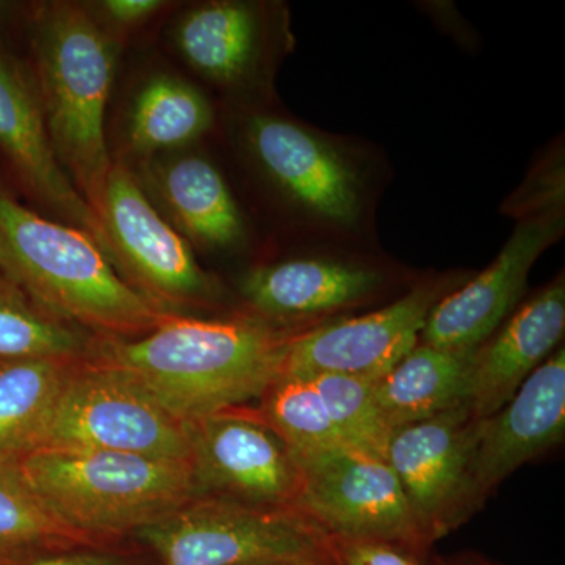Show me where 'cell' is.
<instances>
[{"mask_svg":"<svg viewBox=\"0 0 565 565\" xmlns=\"http://www.w3.org/2000/svg\"><path fill=\"white\" fill-rule=\"evenodd\" d=\"M13 463L44 508L82 535L137 533L200 498L184 460L39 448Z\"/></svg>","mask_w":565,"mask_h":565,"instance_id":"cell-4","label":"cell"},{"mask_svg":"<svg viewBox=\"0 0 565 565\" xmlns=\"http://www.w3.org/2000/svg\"><path fill=\"white\" fill-rule=\"evenodd\" d=\"M99 6L103 20L106 18L110 24L121 29L137 28L166 9V2L161 0H106Z\"/></svg>","mask_w":565,"mask_h":565,"instance_id":"cell-28","label":"cell"},{"mask_svg":"<svg viewBox=\"0 0 565 565\" xmlns=\"http://www.w3.org/2000/svg\"><path fill=\"white\" fill-rule=\"evenodd\" d=\"M137 535L163 565H337L332 537L296 509L196 498Z\"/></svg>","mask_w":565,"mask_h":565,"instance_id":"cell-5","label":"cell"},{"mask_svg":"<svg viewBox=\"0 0 565 565\" xmlns=\"http://www.w3.org/2000/svg\"><path fill=\"white\" fill-rule=\"evenodd\" d=\"M253 162L294 206L316 221L352 228L363 211V182L334 145L299 122L255 114L244 122Z\"/></svg>","mask_w":565,"mask_h":565,"instance_id":"cell-11","label":"cell"},{"mask_svg":"<svg viewBox=\"0 0 565 565\" xmlns=\"http://www.w3.org/2000/svg\"><path fill=\"white\" fill-rule=\"evenodd\" d=\"M291 334L253 313H174L141 337H93L85 359L118 371L189 424L263 397L280 379Z\"/></svg>","mask_w":565,"mask_h":565,"instance_id":"cell-1","label":"cell"},{"mask_svg":"<svg viewBox=\"0 0 565 565\" xmlns=\"http://www.w3.org/2000/svg\"><path fill=\"white\" fill-rule=\"evenodd\" d=\"M444 296L445 281L424 282L373 313L292 333L280 377L333 374L375 381L419 343L427 316Z\"/></svg>","mask_w":565,"mask_h":565,"instance_id":"cell-10","label":"cell"},{"mask_svg":"<svg viewBox=\"0 0 565 565\" xmlns=\"http://www.w3.org/2000/svg\"><path fill=\"white\" fill-rule=\"evenodd\" d=\"M185 62L215 84H243L262 54L258 10L245 2H210L185 11L173 32Z\"/></svg>","mask_w":565,"mask_h":565,"instance_id":"cell-20","label":"cell"},{"mask_svg":"<svg viewBox=\"0 0 565 565\" xmlns=\"http://www.w3.org/2000/svg\"><path fill=\"white\" fill-rule=\"evenodd\" d=\"M95 334H87L32 299L0 270V356L84 359Z\"/></svg>","mask_w":565,"mask_h":565,"instance_id":"cell-23","label":"cell"},{"mask_svg":"<svg viewBox=\"0 0 565 565\" xmlns=\"http://www.w3.org/2000/svg\"><path fill=\"white\" fill-rule=\"evenodd\" d=\"M473 352L418 343L375 379V404L390 433L467 403Z\"/></svg>","mask_w":565,"mask_h":565,"instance_id":"cell-19","label":"cell"},{"mask_svg":"<svg viewBox=\"0 0 565 565\" xmlns=\"http://www.w3.org/2000/svg\"><path fill=\"white\" fill-rule=\"evenodd\" d=\"M39 448L125 452L191 462L188 426L167 414L128 377L85 356L71 367Z\"/></svg>","mask_w":565,"mask_h":565,"instance_id":"cell-6","label":"cell"},{"mask_svg":"<svg viewBox=\"0 0 565 565\" xmlns=\"http://www.w3.org/2000/svg\"><path fill=\"white\" fill-rule=\"evenodd\" d=\"M329 411L330 418L344 441L385 459L390 433L374 397V381L349 375H316L308 377Z\"/></svg>","mask_w":565,"mask_h":565,"instance_id":"cell-26","label":"cell"},{"mask_svg":"<svg viewBox=\"0 0 565 565\" xmlns=\"http://www.w3.org/2000/svg\"><path fill=\"white\" fill-rule=\"evenodd\" d=\"M28 565H118L109 556L93 555V553H77V555H63L44 557Z\"/></svg>","mask_w":565,"mask_h":565,"instance_id":"cell-29","label":"cell"},{"mask_svg":"<svg viewBox=\"0 0 565 565\" xmlns=\"http://www.w3.org/2000/svg\"><path fill=\"white\" fill-rule=\"evenodd\" d=\"M440 565H493L490 563H487L486 559H482V557H478L475 555H467V556H460L456 557V559L448 561V563H444V561H440Z\"/></svg>","mask_w":565,"mask_h":565,"instance_id":"cell-30","label":"cell"},{"mask_svg":"<svg viewBox=\"0 0 565 565\" xmlns=\"http://www.w3.org/2000/svg\"><path fill=\"white\" fill-rule=\"evenodd\" d=\"M136 174L151 202L189 244L226 252L244 243L243 212L210 159L172 152L140 161Z\"/></svg>","mask_w":565,"mask_h":565,"instance_id":"cell-17","label":"cell"},{"mask_svg":"<svg viewBox=\"0 0 565 565\" xmlns=\"http://www.w3.org/2000/svg\"><path fill=\"white\" fill-rule=\"evenodd\" d=\"M214 110L206 96L173 74H154L134 95L126 120L129 151L140 161L172 154L210 131Z\"/></svg>","mask_w":565,"mask_h":565,"instance_id":"cell-21","label":"cell"},{"mask_svg":"<svg viewBox=\"0 0 565 565\" xmlns=\"http://www.w3.org/2000/svg\"><path fill=\"white\" fill-rule=\"evenodd\" d=\"M2 266H3V253H2V248H0V269H2Z\"/></svg>","mask_w":565,"mask_h":565,"instance_id":"cell-31","label":"cell"},{"mask_svg":"<svg viewBox=\"0 0 565 565\" xmlns=\"http://www.w3.org/2000/svg\"><path fill=\"white\" fill-rule=\"evenodd\" d=\"M85 535L63 525L29 489L13 462H0V563L51 542Z\"/></svg>","mask_w":565,"mask_h":565,"instance_id":"cell-25","label":"cell"},{"mask_svg":"<svg viewBox=\"0 0 565 565\" xmlns=\"http://www.w3.org/2000/svg\"><path fill=\"white\" fill-rule=\"evenodd\" d=\"M262 399L259 416L291 451L348 445L310 379L280 377Z\"/></svg>","mask_w":565,"mask_h":565,"instance_id":"cell-24","label":"cell"},{"mask_svg":"<svg viewBox=\"0 0 565 565\" xmlns=\"http://www.w3.org/2000/svg\"><path fill=\"white\" fill-rule=\"evenodd\" d=\"M291 455L300 475L294 509L327 534L433 546L382 457L349 445L297 449Z\"/></svg>","mask_w":565,"mask_h":565,"instance_id":"cell-8","label":"cell"},{"mask_svg":"<svg viewBox=\"0 0 565 565\" xmlns=\"http://www.w3.org/2000/svg\"><path fill=\"white\" fill-rule=\"evenodd\" d=\"M384 285L374 267L327 258H292L248 270L241 294L266 321H296L363 302Z\"/></svg>","mask_w":565,"mask_h":565,"instance_id":"cell-18","label":"cell"},{"mask_svg":"<svg viewBox=\"0 0 565 565\" xmlns=\"http://www.w3.org/2000/svg\"><path fill=\"white\" fill-rule=\"evenodd\" d=\"M28 39V66L52 148L96 217L114 162L106 110L117 71V40L92 9L74 2L33 7Z\"/></svg>","mask_w":565,"mask_h":565,"instance_id":"cell-2","label":"cell"},{"mask_svg":"<svg viewBox=\"0 0 565 565\" xmlns=\"http://www.w3.org/2000/svg\"><path fill=\"white\" fill-rule=\"evenodd\" d=\"M563 233V211L522 218L486 270L435 303L419 343L444 351H476L512 315L531 267Z\"/></svg>","mask_w":565,"mask_h":565,"instance_id":"cell-13","label":"cell"},{"mask_svg":"<svg viewBox=\"0 0 565 565\" xmlns=\"http://www.w3.org/2000/svg\"><path fill=\"white\" fill-rule=\"evenodd\" d=\"M2 273L95 337L137 338L174 315L118 274L90 234L25 206L0 173Z\"/></svg>","mask_w":565,"mask_h":565,"instance_id":"cell-3","label":"cell"},{"mask_svg":"<svg viewBox=\"0 0 565 565\" xmlns=\"http://www.w3.org/2000/svg\"><path fill=\"white\" fill-rule=\"evenodd\" d=\"M565 329L564 275L541 289L473 352L467 404L476 422L500 412L548 359Z\"/></svg>","mask_w":565,"mask_h":565,"instance_id":"cell-16","label":"cell"},{"mask_svg":"<svg viewBox=\"0 0 565 565\" xmlns=\"http://www.w3.org/2000/svg\"><path fill=\"white\" fill-rule=\"evenodd\" d=\"M77 360L0 356V462H17L39 448L55 401Z\"/></svg>","mask_w":565,"mask_h":565,"instance_id":"cell-22","label":"cell"},{"mask_svg":"<svg viewBox=\"0 0 565 565\" xmlns=\"http://www.w3.org/2000/svg\"><path fill=\"white\" fill-rule=\"evenodd\" d=\"M0 158L18 189L54 221L90 234L107 252L102 226L62 169L28 63L0 47ZM111 263V262H110Z\"/></svg>","mask_w":565,"mask_h":565,"instance_id":"cell-14","label":"cell"},{"mask_svg":"<svg viewBox=\"0 0 565 565\" xmlns=\"http://www.w3.org/2000/svg\"><path fill=\"white\" fill-rule=\"evenodd\" d=\"M96 217L115 269L152 302L178 313L214 299L217 285L122 158L111 162Z\"/></svg>","mask_w":565,"mask_h":565,"instance_id":"cell-7","label":"cell"},{"mask_svg":"<svg viewBox=\"0 0 565 565\" xmlns=\"http://www.w3.org/2000/svg\"><path fill=\"white\" fill-rule=\"evenodd\" d=\"M332 545L337 565H440L430 550L385 539L332 537Z\"/></svg>","mask_w":565,"mask_h":565,"instance_id":"cell-27","label":"cell"},{"mask_svg":"<svg viewBox=\"0 0 565 565\" xmlns=\"http://www.w3.org/2000/svg\"><path fill=\"white\" fill-rule=\"evenodd\" d=\"M565 349H556L500 412L478 423L467 476L470 519L489 494L522 465L563 441Z\"/></svg>","mask_w":565,"mask_h":565,"instance_id":"cell-15","label":"cell"},{"mask_svg":"<svg viewBox=\"0 0 565 565\" xmlns=\"http://www.w3.org/2000/svg\"><path fill=\"white\" fill-rule=\"evenodd\" d=\"M185 426L200 498L294 509L299 468L291 449L262 416L228 411Z\"/></svg>","mask_w":565,"mask_h":565,"instance_id":"cell-9","label":"cell"},{"mask_svg":"<svg viewBox=\"0 0 565 565\" xmlns=\"http://www.w3.org/2000/svg\"><path fill=\"white\" fill-rule=\"evenodd\" d=\"M468 404L394 430L385 460L430 545L467 522L465 493L478 433Z\"/></svg>","mask_w":565,"mask_h":565,"instance_id":"cell-12","label":"cell"}]
</instances>
